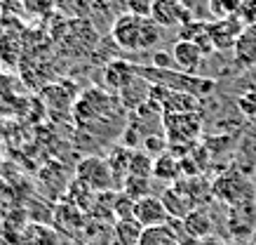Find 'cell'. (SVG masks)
I'll use <instances>...</instances> for the list:
<instances>
[{"label": "cell", "instance_id": "obj_23", "mask_svg": "<svg viewBox=\"0 0 256 245\" xmlns=\"http://www.w3.org/2000/svg\"><path fill=\"white\" fill-rule=\"evenodd\" d=\"M238 109L247 118H256V92H247V95L238 97Z\"/></svg>", "mask_w": 256, "mask_h": 245}, {"label": "cell", "instance_id": "obj_4", "mask_svg": "<svg viewBox=\"0 0 256 245\" xmlns=\"http://www.w3.org/2000/svg\"><path fill=\"white\" fill-rule=\"evenodd\" d=\"M212 193L224 200L228 205H252L256 203V193L252 189V184L240 170H230V172H224L218 179H214L212 184Z\"/></svg>", "mask_w": 256, "mask_h": 245}, {"label": "cell", "instance_id": "obj_15", "mask_svg": "<svg viewBox=\"0 0 256 245\" xmlns=\"http://www.w3.org/2000/svg\"><path fill=\"white\" fill-rule=\"evenodd\" d=\"M178 174H181V160L174 153H162L160 158L153 160V177L156 179L172 184L178 179Z\"/></svg>", "mask_w": 256, "mask_h": 245}, {"label": "cell", "instance_id": "obj_27", "mask_svg": "<svg viewBox=\"0 0 256 245\" xmlns=\"http://www.w3.org/2000/svg\"><path fill=\"white\" fill-rule=\"evenodd\" d=\"M249 245H256V233H254L252 238H249Z\"/></svg>", "mask_w": 256, "mask_h": 245}, {"label": "cell", "instance_id": "obj_19", "mask_svg": "<svg viewBox=\"0 0 256 245\" xmlns=\"http://www.w3.org/2000/svg\"><path fill=\"white\" fill-rule=\"evenodd\" d=\"M141 226L136 224L134 219L130 221H116V240L118 243H124V245H139V238H141Z\"/></svg>", "mask_w": 256, "mask_h": 245}, {"label": "cell", "instance_id": "obj_5", "mask_svg": "<svg viewBox=\"0 0 256 245\" xmlns=\"http://www.w3.org/2000/svg\"><path fill=\"white\" fill-rule=\"evenodd\" d=\"M76 182H80L94 193H101V191L106 193V191H110V186H116V177H113L108 160L99 158V156H87L85 160L78 163Z\"/></svg>", "mask_w": 256, "mask_h": 245}, {"label": "cell", "instance_id": "obj_9", "mask_svg": "<svg viewBox=\"0 0 256 245\" xmlns=\"http://www.w3.org/2000/svg\"><path fill=\"white\" fill-rule=\"evenodd\" d=\"M134 221L141 229H150V226H164L172 221V214L167 212L162 198L158 196H146L139 198L134 203Z\"/></svg>", "mask_w": 256, "mask_h": 245}, {"label": "cell", "instance_id": "obj_11", "mask_svg": "<svg viewBox=\"0 0 256 245\" xmlns=\"http://www.w3.org/2000/svg\"><path fill=\"white\" fill-rule=\"evenodd\" d=\"M233 64L240 71L256 69V26H247L233 48Z\"/></svg>", "mask_w": 256, "mask_h": 245}, {"label": "cell", "instance_id": "obj_22", "mask_svg": "<svg viewBox=\"0 0 256 245\" xmlns=\"http://www.w3.org/2000/svg\"><path fill=\"white\" fill-rule=\"evenodd\" d=\"M113 214L118 221H130L134 219V200L130 196H116L113 200Z\"/></svg>", "mask_w": 256, "mask_h": 245}, {"label": "cell", "instance_id": "obj_13", "mask_svg": "<svg viewBox=\"0 0 256 245\" xmlns=\"http://www.w3.org/2000/svg\"><path fill=\"white\" fill-rule=\"evenodd\" d=\"M178 38L181 40H188V43H193L200 48V52L204 57L212 55V52H216L214 45H212V38H210V29H207V22H200V19H193V22H188L178 29Z\"/></svg>", "mask_w": 256, "mask_h": 245}, {"label": "cell", "instance_id": "obj_10", "mask_svg": "<svg viewBox=\"0 0 256 245\" xmlns=\"http://www.w3.org/2000/svg\"><path fill=\"white\" fill-rule=\"evenodd\" d=\"M170 55H172V66H174L176 71L190 73V76H195V73H198L202 59H204V55L200 52V48H198V45L188 43V40H181V38L172 45Z\"/></svg>", "mask_w": 256, "mask_h": 245}, {"label": "cell", "instance_id": "obj_7", "mask_svg": "<svg viewBox=\"0 0 256 245\" xmlns=\"http://www.w3.org/2000/svg\"><path fill=\"white\" fill-rule=\"evenodd\" d=\"M150 19L156 22L160 29H174L193 22L190 10L181 3V0H153L150 5Z\"/></svg>", "mask_w": 256, "mask_h": 245}, {"label": "cell", "instance_id": "obj_18", "mask_svg": "<svg viewBox=\"0 0 256 245\" xmlns=\"http://www.w3.org/2000/svg\"><path fill=\"white\" fill-rule=\"evenodd\" d=\"M122 193L124 196H130L136 203L139 198H146V196H150L148 191H150V179L148 177H132V174H127L122 179Z\"/></svg>", "mask_w": 256, "mask_h": 245}, {"label": "cell", "instance_id": "obj_17", "mask_svg": "<svg viewBox=\"0 0 256 245\" xmlns=\"http://www.w3.org/2000/svg\"><path fill=\"white\" fill-rule=\"evenodd\" d=\"M242 3L244 0H207V10L214 19H230V17H240Z\"/></svg>", "mask_w": 256, "mask_h": 245}, {"label": "cell", "instance_id": "obj_20", "mask_svg": "<svg viewBox=\"0 0 256 245\" xmlns=\"http://www.w3.org/2000/svg\"><path fill=\"white\" fill-rule=\"evenodd\" d=\"M54 219H56V224L64 229V224H68L66 229L68 231H76V229H80L82 226V214H80V207H76V205H59L56 207V212H54Z\"/></svg>", "mask_w": 256, "mask_h": 245}, {"label": "cell", "instance_id": "obj_1", "mask_svg": "<svg viewBox=\"0 0 256 245\" xmlns=\"http://www.w3.org/2000/svg\"><path fill=\"white\" fill-rule=\"evenodd\" d=\"M110 36H113L118 48L124 52H146V50L156 48L158 40L162 38V29L150 17L124 12L116 19Z\"/></svg>", "mask_w": 256, "mask_h": 245}, {"label": "cell", "instance_id": "obj_24", "mask_svg": "<svg viewBox=\"0 0 256 245\" xmlns=\"http://www.w3.org/2000/svg\"><path fill=\"white\" fill-rule=\"evenodd\" d=\"M240 19L244 26H256V0H244L240 10Z\"/></svg>", "mask_w": 256, "mask_h": 245}, {"label": "cell", "instance_id": "obj_6", "mask_svg": "<svg viewBox=\"0 0 256 245\" xmlns=\"http://www.w3.org/2000/svg\"><path fill=\"white\" fill-rule=\"evenodd\" d=\"M118 106V102L108 92H101V90H90L76 102V118L80 125H90L94 120L106 118L108 113H113V109Z\"/></svg>", "mask_w": 256, "mask_h": 245}, {"label": "cell", "instance_id": "obj_12", "mask_svg": "<svg viewBox=\"0 0 256 245\" xmlns=\"http://www.w3.org/2000/svg\"><path fill=\"white\" fill-rule=\"evenodd\" d=\"M118 95H120V104L122 106H127V109H141V104H148V99H150V83L134 73L132 78L120 87Z\"/></svg>", "mask_w": 256, "mask_h": 245}, {"label": "cell", "instance_id": "obj_26", "mask_svg": "<svg viewBox=\"0 0 256 245\" xmlns=\"http://www.w3.org/2000/svg\"><path fill=\"white\" fill-rule=\"evenodd\" d=\"M144 146H146L150 153H160V151L167 146V137H160V132H158V135H150L144 139Z\"/></svg>", "mask_w": 256, "mask_h": 245}, {"label": "cell", "instance_id": "obj_25", "mask_svg": "<svg viewBox=\"0 0 256 245\" xmlns=\"http://www.w3.org/2000/svg\"><path fill=\"white\" fill-rule=\"evenodd\" d=\"M150 5H153V0H127L130 12L141 17H150Z\"/></svg>", "mask_w": 256, "mask_h": 245}, {"label": "cell", "instance_id": "obj_28", "mask_svg": "<svg viewBox=\"0 0 256 245\" xmlns=\"http://www.w3.org/2000/svg\"><path fill=\"white\" fill-rule=\"evenodd\" d=\"M221 245H238V243H221Z\"/></svg>", "mask_w": 256, "mask_h": 245}, {"label": "cell", "instance_id": "obj_16", "mask_svg": "<svg viewBox=\"0 0 256 245\" xmlns=\"http://www.w3.org/2000/svg\"><path fill=\"white\" fill-rule=\"evenodd\" d=\"M139 245H181L174 226L164 224V226H150V229L141 231Z\"/></svg>", "mask_w": 256, "mask_h": 245}, {"label": "cell", "instance_id": "obj_14", "mask_svg": "<svg viewBox=\"0 0 256 245\" xmlns=\"http://www.w3.org/2000/svg\"><path fill=\"white\" fill-rule=\"evenodd\" d=\"M181 224H184V229H186V233L190 238H195V240H204V238L212 236V226H214V221H212V217L204 210H190V212L181 219Z\"/></svg>", "mask_w": 256, "mask_h": 245}, {"label": "cell", "instance_id": "obj_8", "mask_svg": "<svg viewBox=\"0 0 256 245\" xmlns=\"http://www.w3.org/2000/svg\"><path fill=\"white\" fill-rule=\"evenodd\" d=\"M207 29H210L212 45L216 52H226V50L233 52L235 43L247 26L240 17H230V19H212V22H207Z\"/></svg>", "mask_w": 256, "mask_h": 245}, {"label": "cell", "instance_id": "obj_21", "mask_svg": "<svg viewBox=\"0 0 256 245\" xmlns=\"http://www.w3.org/2000/svg\"><path fill=\"white\" fill-rule=\"evenodd\" d=\"M132 177H153V158L146 151H132V160H130V172Z\"/></svg>", "mask_w": 256, "mask_h": 245}, {"label": "cell", "instance_id": "obj_3", "mask_svg": "<svg viewBox=\"0 0 256 245\" xmlns=\"http://www.w3.org/2000/svg\"><path fill=\"white\" fill-rule=\"evenodd\" d=\"M162 130L170 146H195L202 132V118L198 111L186 113H164Z\"/></svg>", "mask_w": 256, "mask_h": 245}, {"label": "cell", "instance_id": "obj_2", "mask_svg": "<svg viewBox=\"0 0 256 245\" xmlns=\"http://www.w3.org/2000/svg\"><path fill=\"white\" fill-rule=\"evenodd\" d=\"M134 73L148 80L150 85H160L174 92H186L193 97H210L216 90V80L202 78V76H190V73L176 71V69H158V66H139L134 64Z\"/></svg>", "mask_w": 256, "mask_h": 245}]
</instances>
